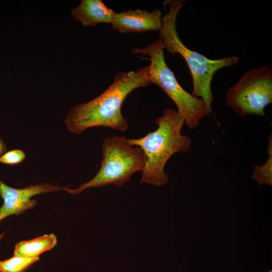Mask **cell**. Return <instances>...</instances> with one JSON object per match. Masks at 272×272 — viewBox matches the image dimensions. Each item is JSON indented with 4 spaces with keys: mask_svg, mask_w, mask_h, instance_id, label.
<instances>
[{
    "mask_svg": "<svg viewBox=\"0 0 272 272\" xmlns=\"http://www.w3.org/2000/svg\"><path fill=\"white\" fill-rule=\"evenodd\" d=\"M25 153L20 150H13L6 152L0 157V162L7 165H16L25 158Z\"/></svg>",
    "mask_w": 272,
    "mask_h": 272,
    "instance_id": "cell-13",
    "label": "cell"
},
{
    "mask_svg": "<svg viewBox=\"0 0 272 272\" xmlns=\"http://www.w3.org/2000/svg\"><path fill=\"white\" fill-rule=\"evenodd\" d=\"M5 232L2 233L0 234V242L2 239V238L4 237Z\"/></svg>",
    "mask_w": 272,
    "mask_h": 272,
    "instance_id": "cell-15",
    "label": "cell"
},
{
    "mask_svg": "<svg viewBox=\"0 0 272 272\" xmlns=\"http://www.w3.org/2000/svg\"><path fill=\"white\" fill-rule=\"evenodd\" d=\"M164 50L159 39L145 48H134L131 51L149 56V76L151 84L159 86L169 96L183 117L185 124L188 128H194L200 119L211 112L203 100L189 93L179 84L165 61Z\"/></svg>",
    "mask_w": 272,
    "mask_h": 272,
    "instance_id": "cell-5",
    "label": "cell"
},
{
    "mask_svg": "<svg viewBox=\"0 0 272 272\" xmlns=\"http://www.w3.org/2000/svg\"><path fill=\"white\" fill-rule=\"evenodd\" d=\"M39 259V257L31 258L14 255L9 259L0 261V272H23Z\"/></svg>",
    "mask_w": 272,
    "mask_h": 272,
    "instance_id": "cell-12",
    "label": "cell"
},
{
    "mask_svg": "<svg viewBox=\"0 0 272 272\" xmlns=\"http://www.w3.org/2000/svg\"><path fill=\"white\" fill-rule=\"evenodd\" d=\"M115 13L101 0H82L71 11L74 19L88 27H95L100 23L111 24Z\"/></svg>",
    "mask_w": 272,
    "mask_h": 272,
    "instance_id": "cell-9",
    "label": "cell"
},
{
    "mask_svg": "<svg viewBox=\"0 0 272 272\" xmlns=\"http://www.w3.org/2000/svg\"><path fill=\"white\" fill-rule=\"evenodd\" d=\"M57 244L53 234H45L35 239L21 241L15 247L14 255L26 257H38L42 253L51 250Z\"/></svg>",
    "mask_w": 272,
    "mask_h": 272,
    "instance_id": "cell-10",
    "label": "cell"
},
{
    "mask_svg": "<svg viewBox=\"0 0 272 272\" xmlns=\"http://www.w3.org/2000/svg\"><path fill=\"white\" fill-rule=\"evenodd\" d=\"M149 74L148 66L136 71L118 73L113 83L100 95L70 108L64 120L68 130L80 134L97 126L126 130L129 125L121 113L122 104L133 90L151 84Z\"/></svg>",
    "mask_w": 272,
    "mask_h": 272,
    "instance_id": "cell-1",
    "label": "cell"
},
{
    "mask_svg": "<svg viewBox=\"0 0 272 272\" xmlns=\"http://www.w3.org/2000/svg\"><path fill=\"white\" fill-rule=\"evenodd\" d=\"M7 151V146L4 141L0 137V157L4 154Z\"/></svg>",
    "mask_w": 272,
    "mask_h": 272,
    "instance_id": "cell-14",
    "label": "cell"
},
{
    "mask_svg": "<svg viewBox=\"0 0 272 272\" xmlns=\"http://www.w3.org/2000/svg\"><path fill=\"white\" fill-rule=\"evenodd\" d=\"M155 122L158 126L155 130L140 139H128V142L139 147L145 155L140 183L159 186L168 181V175L164 171L167 162L174 153L188 151L191 140L181 134L184 119L177 110L166 108Z\"/></svg>",
    "mask_w": 272,
    "mask_h": 272,
    "instance_id": "cell-2",
    "label": "cell"
},
{
    "mask_svg": "<svg viewBox=\"0 0 272 272\" xmlns=\"http://www.w3.org/2000/svg\"><path fill=\"white\" fill-rule=\"evenodd\" d=\"M62 188L58 185L46 183L17 189L9 186L0 180V195L3 199V204L0 208V221L9 216L19 215L34 207L37 201L31 199L32 196Z\"/></svg>",
    "mask_w": 272,
    "mask_h": 272,
    "instance_id": "cell-7",
    "label": "cell"
},
{
    "mask_svg": "<svg viewBox=\"0 0 272 272\" xmlns=\"http://www.w3.org/2000/svg\"><path fill=\"white\" fill-rule=\"evenodd\" d=\"M267 152L268 158L265 163L260 166L253 165L252 178L260 185L267 184L272 185V138L270 134L268 139Z\"/></svg>",
    "mask_w": 272,
    "mask_h": 272,
    "instance_id": "cell-11",
    "label": "cell"
},
{
    "mask_svg": "<svg viewBox=\"0 0 272 272\" xmlns=\"http://www.w3.org/2000/svg\"><path fill=\"white\" fill-rule=\"evenodd\" d=\"M267 272H272V270H269V271H267Z\"/></svg>",
    "mask_w": 272,
    "mask_h": 272,
    "instance_id": "cell-16",
    "label": "cell"
},
{
    "mask_svg": "<svg viewBox=\"0 0 272 272\" xmlns=\"http://www.w3.org/2000/svg\"><path fill=\"white\" fill-rule=\"evenodd\" d=\"M102 159L95 176L76 189L64 190L72 194L81 193L85 189L113 184L122 186L135 172L142 171L145 157L142 150L132 146L124 136L105 138L102 145Z\"/></svg>",
    "mask_w": 272,
    "mask_h": 272,
    "instance_id": "cell-4",
    "label": "cell"
},
{
    "mask_svg": "<svg viewBox=\"0 0 272 272\" xmlns=\"http://www.w3.org/2000/svg\"><path fill=\"white\" fill-rule=\"evenodd\" d=\"M169 5L168 12L162 17V26L159 31L164 49L172 54H179L185 60L191 73L194 96L206 102L212 112L213 97L211 84L215 74L219 70L236 65L239 58L232 56L219 59H210L186 46L179 37L176 21L179 12L186 4L184 0L165 2Z\"/></svg>",
    "mask_w": 272,
    "mask_h": 272,
    "instance_id": "cell-3",
    "label": "cell"
},
{
    "mask_svg": "<svg viewBox=\"0 0 272 272\" xmlns=\"http://www.w3.org/2000/svg\"><path fill=\"white\" fill-rule=\"evenodd\" d=\"M111 24L121 33L159 31L162 26V13L157 9L151 12L135 9L115 13Z\"/></svg>",
    "mask_w": 272,
    "mask_h": 272,
    "instance_id": "cell-8",
    "label": "cell"
},
{
    "mask_svg": "<svg viewBox=\"0 0 272 272\" xmlns=\"http://www.w3.org/2000/svg\"><path fill=\"white\" fill-rule=\"evenodd\" d=\"M226 104L240 116L265 117L264 109L272 103V69L264 65L247 71L225 94Z\"/></svg>",
    "mask_w": 272,
    "mask_h": 272,
    "instance_id": "cell-6",
    "label": "cell"
}]
</instances>
